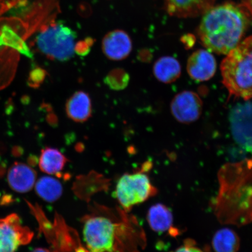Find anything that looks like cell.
<instances>
[{
    "instance_id": "obj_1",
    "label": "cell",
    "mask_w": 252,
    "mask_h": 252,
    "mask_svg": "<svg viewBox=\"0 0 252 252\" xmlns=\"http://www.w3.org/2000/svg\"><path fill=\"white\" fill-rule=\"evenodd\" d=\"M203 15L198 36L209 51L219 55L237 46L252 24V8L244 0L213 5Z\"/></svg>"
},
{
    "instance_id": "obj_2",
    "label": "cell",
    "mask_w": 252,
    "mask_h": 252,
    "mask_svg": "<svg viewBox=\"0 0 252 252\" xmlns=\"http://www.w3.org/2000/svg\"><path fill=\"white\" fill-rule=\"evenodd\" d=\"M222 84L230 95L252 97V36L242 40L220 64Z\"/></svg>"
},
{
    "instance_id": "obj_3",
    "label": "cell",
    "mask_w": 252,
    "mask_h": 252,
    "mask_svg": "<svg viewBox=\"0 0 252 252\" xmlns=\"http://www.w3.org/2000/svg\"><path fill=\"white\" fill-rule=\"evenodd\" d=\"M84 223V240L88 252H118L120 241L126 233L124 223L100 215L88 217Z\"/></svg>"
},
{
    "instance_id": "obj_4",
    "label": "cell",
    "mask_w": 252,
    "mask_h": 252,
    "mask_svg": "<svg viewBox=\"0 0 252 252\" xmlns=\"http://www.w3.org/2000/svg\"><path fill=\"white\" fill-rule=\"evenodd\" d=\"M77 33L61 21L45 25L36 37L37 49L47 58L59 62L70 60L75 53Z\"/></svg>"
},
{
    "instance_id": "obj_5",
    "label": "cell",
    "mask_w": 252,
    "mask_h": 252,
    "mask_svg": "<svg viewBox=\"0 0 252 252\" xmlns=\"http://www.w3.org/2000/svg\"><path fill=\"white\" fill-rule=\"evenodd\" d=\"M157 193L146 173L138 172L126 173L116 185L115 196L126 212L147 201Z\"/></svg>"
},
{
    "instance_id": "obj_6",
    "label": "cell",
    "mask_w": 252,
    "mask_h": 252,
    "mask_svg": "<svg viewBox=\"0 0 252 252\" xmlns=\"http://www.w3.org/2000/svg\"><path fill=\"white\" fill-rule=\"evenodd\" d=\"M33 236L17 214L0 219V252H15L20 246L29 244Z\"/></svg>"
},
{
    "instance_id": "obj_7",
    "label": "cell",
    "mask_w": 252,
    "mask_h": 252,
    "mask_svg": "<svg viewBox=\"0 0 252 252\" xmlns=\"http://www.w3.org/2000/svg\"><path fill=\"white\" fill-rule=\"evenodd\" d=\"M230 122L235 140L252 154V103L235 107L230 115Z\"/></svg>"
},
{
    "instance_id": "obj_8",
    "label": "cell",
    "mask_w": 252,
    "mask_h": 252,
    "mask_svg": "<svg viewBox=\"0 0 252 252\" xmlns=\"http://www.w3.org/2000/svg\"><path fill=\"white\" fill-rule=\"evenodd\" d=\"M171 110L176 121L182 124H191L200 118L203 111V102L196 93L185 91L173 97Z\"/></svg>"
},
{
    "instance_id": "obj_9",
    "label": "cell",
    "mask_w": 252,
    "mask_h": 252,
    "mask_svg": "<svg viewBox=\"0 0 252 252\" xmlns=\"http://www.w3.org/2000/svg\"><path fill=\"white\" fill-rule=\"evenodd\" d=\"M217 70V62L207 50H196L190 56L187 63L189 76L197 81H206L212 78Z\"/></svg>"
},
{
    "instance_id": "obj_10",
    "label": "cell",
    "mask_w": 252,
    "mask_h": 252,
    "mask_svg": "<svg viewBox=\"0 0 252 252\" xmlns=\"http://www.w3.org/2000/svg\"><path fill=\"white\" fill-rule=\"evenodd\" d=\"M102 51L107 58L121 61L127 58L132 50L130 36L122 30H114L107 33L102 43Z\"/></svg>"
},
{
    "instance_id": "obj_11",
    "label": "cell",
    "mask_w": 252,
    "mask_h": 252,
    "mask_svg": "<svg viewBox=\"0 0 252 252\" xmlns=\"http://www.w3.org/2000/svg\"><path fill=\"white\" fill-rule=\"evenodd\" d=\"M165 8L172 17H197L212 7L216 0H163Z\"/></svg>"
},
{
    "instance_id": "obj_12",
    "label": "cell",
    "mask_w": 252,
    "mask_h": 252,
    "mask_svg": "<svg viewBox=\"0 0 252 252\" xmlns=\"http://www.w3.org/2000/svg\"><path fill=\"white\" fill-rule=\"evenodd\" d=\"M36 172L24 163L15 162L9 168L7 181L9 187L18 193H27L36 184Z\"/></svg>"
},
{
    "instance_id": "obj_13",
    "label": "cell",
    "mask_w": 252,
    "mask_h": 252,
    "mask_svg": "<svg viewBox=\"0 0 252 252\" xmlns=\"http://www.w3.org/2000/svg\"><path fill=\"white\" fill-rule=\"evenodd\" d=\"M65 111L69 118L77 123L88 121L92 115V102L89 94L77 91L67 100Z\"/></svg>"
},
{
    "instance_id": "obj_14",
    "label": "cell",
    "mask_w": 252,
    "mask_h": 252,
    "mask_svg": "<svg viewBox=\"0 0 252 252\" xmlns=\"http://www.w3.org/2000/svg\"><path fill=\"white\" fill-rule=\"evenodd\" d=\"M67 161V158L59 150L46 147L41 151L39 166L42 172L58 176L61 174Z\"/></svg>"
},
{
    "instance_id": "obj_15",
    "label": "cell",
    "mask_w": 252,
    "mask_h": 252,
    "mask_svg": "<svg viewBox=\"0 0 252 252\" xmlns=\"http://www.w3.org/2000/svg\"><path fill=\"white\" fill-rule=\"evenodd\" d=\"M153 72L158 80L164 84H171L180 77L181 66L172 57H162L154 64Z\"/></svg>"
},
{
    "instance_id": "obj_16",
    "label": "cell",
    "mask_w": 252,
    "mask_h": 252,
    "mask_svg": "<svg viewBox=\"0 0 252 252\" xmlns=\"http://www.w3.org/2000/svg\"><path fill=\"white\" fill-rule=\"evenodd\" d=\"M147 220L153 231L159 233L164 232L171 228L172 213L165 205L157 204L150 208Z\"/></svg>"
},
{
    "instance_id": "obj_17",
    "label": "cell",
    "mask_w": 252,
    "mask_h": 252,
    "mask_svg": "<svg viewBox=\"0 0 252 252\" xmlns=\"http://www.w3.org/2000/svg\"><path fill=\"white\" fill-rule=\"evenodd\" d=\"M35 191L38 196L47 202H54L62 196V185L58 179L49 176H43L37 181Z\"/></svg>"
},
{
    "instance_id": "obj_18",
    "label": "cell",
    "mask_w": 252,
    "mask_h": 252,
    "mask_svg": "<svg viewBox=\"0 0 252 252\" xmlns=\"http://www.w3.org/2000/svg\"><path fill=\"white\" fill-rule=\"evenodd\" d=\"M212 245L216 252H237L240 241L237 234L228 228H223L214 235Z\"/></svg>"
},
{
    "instance_id": "obj_19",
    "label": "cell",
    "mask_w": 252,
    "mask_h": 252,
    "mask_svg": "<svg viewBox=\"0 0 252 252\" xmlns=\"http://www.w3.org/2000/svg\"><path fill=\"white\" fill-rule=\"evenodd\" d=\"M130 75L122 68H115L106 75L104 82L110 89L115 91L125 90L130 81Z\"/></svg>"
},
{
    "instance_id": "obj_20",
    "label": "cell",
    "mask_w": 252,
    "mask_h": 252,
    "mask_svg": "<svg viewBox=\"0 0 252 252\" xmlns=\"http://www.w3.org/2000/svg\"><path fill=\"white\" fill-rule=\"evenodd\" d=\"M46 75V71L42 68H34L31 72L29 80H28L30 86L33 88L39 87L45 80Z\"/></svg>"
},
{
    "instance_id": "obj_21",
    "label": "cell",
    "mask_w": 252,
    "mask_h": 252,
    "mask_svg": "<svg viewBox=\"0 0 252 252\" xmlns=\"http://www.w3.org/2000/svg\"><path fill=\"white\" fill-rule=\"evenodd\" d=\"M93 43L94 40L91 38L77 42L75 47V53L81 56H86L89 53Z\"/></svg>"
},
{
    "instance_id": "obj_22",
    "label": "cell",
    "mask_w": 252,
    "mask_h": 252,
    "mask_svg": "<svg viewBox=\"0 0 252 252\" xmlns=\"http://www.w3.org/2000/svg\"><path fill=\"white\" fill-rule=\"evenodd\" d=\"M174 252H203L191 243H186L184 245L179 247Z\"/></svg>"
},
{
    "instance_id": "obj_23",
    "label": "cell",
    "mask_w": 252,
    "mask_h": 252,
    "mask_svg": "<svg viewBox=\"0 0 252 252\" xmlns=\"http://www.w3.org/2000/svg\"><path fill=\"white\" fill-rule=\"evenodd\" d=\"M31 252H51L49 250H46V249L44 248H36L35 250H34L33 251Z\"/></svg>"
},
{
    "instance_id": "obj_24",
    "label": "cell",
    "mask_w": 252,
    "mask_h": 252,
    "mask_svg": "<svg viewBox=\"0 0 252 252\" xmlns=\"http://www.w3.org/2000/svg\"><path fill=\"white\" fill-rule=\"evenodd\" d=\"M248 1L252 3V0H248Z\"/></svg>"
}]
</instances>
